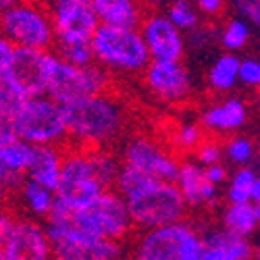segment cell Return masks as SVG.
<instances>
[{
    "label": "cell",
    "mask_w": 260,
    "mask_h": 260,
    "mask_svg": "<svg viewBox=\"0 0 260 260\" xmlns=\"http://www.w3.org/2000/svg\"><path fill=\"white\" fill-rule=\"evenodd\" d=\"M13 193H15V191H13L3 179H0V208H5V206L13 200Z\"/></svg>",
    "instance_id": "40"
},
{
    "label": "cell",
    "mask_w": 260,
    "mask_h": 260,
    "mask_svg": "<svg viewBox=\"0 0 260 260\" xmlns=\"http://www.w3.org/2000/svg\"><path fill=\"white\" fill-rule=\"evenodd\" d=\"M260 200V173L256 175V181H254V189H252V202H258Z\"/></svg>",
    "instance_id": "41"
},
{
    "label": "cell",
    "mask_w": 260,
    "mask_h": 260,
    "mask_svg": "<svg viewBox=\"0 0 260 260\" xmlns=\"http://www.w3.org/2000/svg\"><path fill=\"white\" fill-rule=\"evenodd\" d=\"M108 88H111V73L104 71L98 62L81 67V64H73L62 56L54 54L46 94L58 100L60 104H67L98 92H106Z\"/></svg>",
    "instance_id": "10"
},
{
    "label": "cell",
    "mask_w": 260,
    "mask_h": 260,
    "mask_svg": "<svg viewBox=\"0 0 260 260\" xmlns=\"http://www.w3.org/2000/svg\"><path fill=\"white\" fill-rule=\"evenodd\" d=\"M0 31L17 48L50 50L56 44V31L50 11L34 0H19L0 13Z\"/></svg>",
    "instance_id": "8"
},
{
    "label": "cell",
    "mask_w": 260,
    "mask_h": 260,
    "mask_svg": "<svg viewBox=\"0 0 260 260\" xmlns=\"http://www.w3.org/2000/svg\"><path fill=\"white\" fill-rule=\"evenodd\" d=\"M100 23L117 27H140L144 9L140 0H92Z\"/></svg>",
    "instance_id": "23"
},
{
    "label": "cell",
    "mask_w": 260,
    "mask_h": 260,
    "mask_svg": "<svg viewBox=\"0 0 260 260\" xmlns=\"http://www.w3.org/2000/svg\"><path fill=\"white\" fill-rule=\"evenodd\" d=\"M13 219H15V214H13L11 210H7V206L0 208V248H3V244H5V240H7V233H9V229H11Z\"/></svg>",
    "instance_id": "39"
},
{
    "label": "cell",
    "mask_w": 260,
    "mask_h": 260,
    "mask_svg": "<svg viewBox=\"0 0 260 260\" xmlns=\"http://www.w3.org/2000/svg\"><path fill=\"white\" fill-rule=\"evenodd\" d=\"M221 225L246 237H254L260 229L254 202H227L221 212Z\"/></svg>",
    "instance_id": "25"
},
{
    "label": "cell",
    "mask_w": 260,
    "mask_h": 260,
    "mask_svg": "<svg viewBox=\"0 0 260 260\" xmlns=\"http://www.w3.org/2000/svg\"><path fill=\"white\" fill-rule=\"evenodd\" d=\"M56 54L62 56L64 60L73 62V64H81V67L96 62V58H94V48H92V40L62 42V44H56Z\"/></svg>",
    "instance_id": "30"
},
{
    "label": "cell",
    "mask_w": 260,
    "mask_h": 260,
    "mask_svg": "<svg viewBox=\"0 0 260 260\" xmlns=\"http://www.w3.org/2000/svg\"><path fill=\"white\" fill-rule=\"evenodd\" d=\"M240 62L242 58L235 52H223L214 58V62L208 67V88L216 94L231 92L240 83Z\"/></svg>",
    "instance_id": "24"
},
{
    "label": "cell",
    "mask_w": 260,
    "mask_h": 260,
    "mask_svg": "<svg viewBox=\"0 0 260 260\" xmlns=\"http://www.w3.org/2000/svg\"><path fill=\"white\" fill-rule=\"evenodd\" d=\"M121 162L146 173L150 177L167 179V181H175L181 165L175 152H171L167 146H162L154 138H148L142 134L132 136L123 142Z\"/></svg>",
    "instance_id": "11"
},
{
    "label": "cell",
    "mask_w": 260,
    "mask_h": 260,
    "mask_svg": "<svg viewBox=\"0 0 260 260\" xmlns=\"http://www.w3.org/2000/svg\"><path fill=\"white\" fill-rule=\"evenodd\" d=\"M62 160H64V152L60 146L56 144L34 146V156L27 169V177L56 189L62 173Z\"/></svg>",
    "instance_id": "22"
},
{
    "label": "cell",
    "mask_w": 260,
    "mask_h": 260,
    "mask_svg": "<svg viewBox=\"0 0 260 260\" xmlns=\"http://www.w3.org/2000/svg\"><path fill=\"white\" fill-rule=\"evenodd\" d=\"M9 117L15 134L34 146L40 144L62 146L69 140L64 106L48 94L27 96L15 111L9 113Z\"/></svg>",
    "instance_id": "6"
},
{
    "label": "cell",
    "mask_w": 260,
    "mask_h": 260,
    "mask_svg": "<svg viewBox=\"0 0 260 260\" xmlns=\"http://www.w3.org/2000/svg\"><path fill=\"white\" fill-rule=\"evenodd\" d=\"M248 121V106L242 98L227 96L219 102L206 106L200 113V123L212 136H227L240 132Z\"/></svg>",
    "instance_id": "19"
},
{
    "label": "cell",
    "mask_w": 260,
    "mask_h": 260,
    "mask_svg": "<svg viewBox=\"0 0 260 260\" xmlns=\"http://www.w3.org/2000/svg\"><path fill=\"white\" fill-rule=\"evenodd\" d=\"M254 258H258V260H260V237L254 242Z\"/></svg>",
    "instance_id": "43"
},
{
    "label": "cell",
    "mask_w": 260,
    "mask_h": 260,
    "mask_svg": "<svg viewBox=\"0 0 260 260\" xmlns=\"http://www.w3.org/2000/svg\"><path fill=\"white\" fill-rule=\"evenodd\" d=\"M252 36V25L242 17H233L225 21V25L219 29V44L227 52H237L242 50Z\"/></svg>",
    "instance_id": "28"
},
{
    "label": "cell",
    "mask_w": 260,
    "mask_h": 260,
    "mask_svg": "<svg viewBox=\"0 0 260 260\" xmlns=\"http://www.w3.org/2000/svg\"><path fill=\"white\" fill-rule=\"evenodd\" d=\"M7 260H46L52 256V244L46 223L31 216H15L3 244Z\"/></svg>",
    "instance_id": "14"
},
{
    "label": "cell",
    "mask_w": 260,
    "mask_h": 260,
    "mask_svg": "<svg viewBox=\"0 0 260 260\" xmlns=\"http://www.w3.org/2000/svg\"><path fill=\"white\" fill-rule=\"evenodd\" d=\"M134 256L140 260H202V231L183 219L144 229L134 246Z\"/></svg>",
    "instance_id": "7"
},
{
    "label": "cell",
    "mask_w": 260,
    "mask_h": 260,
    "mask_svg": "<svg viewBox=\"0 0 260 260\" xmlns=\"http://www.w3.org/2000/svg\"><path fill=\"white\" fill-rule=\"evenodd\" d=\"M144 88L150 96L167 102V104H179L189 98L191 94V75L181 58L175 60H156L152 58L142 73Z\"/></svg>",
    "instance_id": "12"
},
{
    "label": "cell",
    "mask_w": 260,
    "mask_h": 260,
    "mask_svg": "<svg viewBox=\"0 0 260 260\" xmlns=\"http://www.w3.org/2000/svg\"><path fill=\"white\" fill-rule=\"evenodd\" d=\"M52 256L60 260H117L125 254L123 242L94 235L79 227L71 212L54 208L46 219Z\"/></svg>",
    "instance_id": "5"
},
{
    "label": "cell",
    "mask_w": 260,
    "mask_h": 260,
    "mask_svg": "<svg viewBox=\"0 0 260 260\" xmlns=\"http://www.w3.org/2000/svg\"><path fill=\"white\" fill-rule=\"evenodd\" d=\"M256 154H258V158H260V146H258V150H256Z\"/></svg>",
    "instance_id": "45"
},
{
    "label": "cell",
    "mask_w": 260,
    "mask_h": 260,
    "mask_svg": "<svg viewBox=\"0 0 260 260\" xmlns=\"http://www.w3.org/2000/svg\"><path fill=\"white\" fill-rule=\"evenodd\" d=\"M15 196H17V204L21 206V210L27 216H31V219L46 221L50 212L54 210L56 191L31 177H25L19 183V187L15 189Z\"/></svg>",
    "instance_id": "21"
},
{
    "label": "cell",
    "mask_w": 260,
    "mask_h": 260,
    "mask_svg": "<svg viewBox=\"0 0 260 260\" xmlns=\"http://www.w3.org/2000/svg\"><path fill=\"white\" fill-rule=\"evenodd\" d=\"M27 96L23 94V90L5 73L0 75V113H11L23 102Z\"/></svg>",
    "instance_id": "32"
},
{
    "label": "cell",
    "mask_w": 260,
    "mask_h": 260,
    "mask_svg": "<svg viewBox=\"0 0 260 260\" xmlns=\"http://www.w3.org/2000/svg\"><path fill=\"white\" fill-rule=\"evenodd\" d=\"M94 58L104 71L117 77L142 75L152 60L140 27H117L100 23L92 36Z\"/></svg>",
    "instance_id": "4"
},
{
    "label": "cell",
    "mask_w": 260,
    "mask_h": 260,
    "mask_svg": "<svg viewBox=\"0 0 260 260\" xmlns=\"http://www.w3.org/2000/svg\"><path fill=\"white\" fill-rule=\"evenodd\" d=\"M256 175L258 173L248 165L237 167L233 171V175L227 179V189H225L227 202H252V189H254Z\"/></svg>",
    "instance_id": "27"
},
{
    "label": "cell",
    "mask_w": 260,
    "mask_h": 260,
    "mask_svg": "<svg viewBox=\"0 0 260 260\" xmlns=\"http://www.w3.org/2000/svg\"><path fill=\"white\" fill-rule=\"evenodd\" d=\"M175 183L189 208L198 210V208L212 206L216 198H219V185L208 179L204 165H200L196 158L181 160Z\"/></svg>",
    "instance_id": "17"
},
{
    "label": "cell",
    "mask_w": 260,
    "mask_h": 260,
    "mask_svg": "<svg viewBox=\"0 0 260 260\" xmlns=\"http://www.w3.org/2000/svg\"><path fill=\"white\" fill-rule=\"evenodd\" d=\"M54 52L40 48H17L7 75L23 90L25 96L46 94Z\"/></svg>",
    "instance_id": "15"
},
{
    "label": "cell",
    "mask_w": 260,
    "mask_h": 260,
    "mask_svg": "<svg viewBox=\"0 0 260 260\" xmlns=\"http://www.w3.org/2000/svg\"><path fill=\"white\" fill-rule=\"evenodd\" d=\"M193 156H196V160L200 165H204V167L221 162L223 156H225V146L219 140H214V138H204L200 142V146L193 150Z\"/></svg>",
    "instance_id": "33"
},
{
    "label": "cell",
    "mask_w": 260,
    "mask_h": 260,
    "mask_svg": "<svg viewBox=\"0 0 260 260\" xmlns=\"http://www.w3.org/2000/svg\"><path fill=\"white\" fill-rule=\"evenodd\" d=\"M15 52H17V46L3 31H0V75H5L9 71L11 62L15 58Z\"/></svg>",
    "instance_id": "36"
},
{
    "label": "cell",
    "mask_w": 260,
    "mask_h": 260,
    "mask_svg": "<svg viewBox=\"0 0 260 260\" xmlns=\"http://www.w3.org/2000/svg\"><path fill=\"white\" fill-rule=\"evenodd\" d=\"M231 7L237 17L248 21L252 29L260 31V0H231Z\"/></svg>",
    "instance_id": "35"
},
{
    "label": "cell",
    "mask_w": 260,
    "mask_h": 260,
    "mask_svg": "<svg viewBox=\"0 0 260 260\" xmlns=\"http://www.w3.org/2000/svg\"><path fill=\"white\" fill-rule=\"evenodd\" d=\"M167 15L183 34L196 29L200 25V11L196 9V5L191 0H173L167 7Z\"/></svg>",
    "instance_id": "29"
},
{
    "label": "cell",
    "mask_w": 260,
    "mask_h": 260,
    "mask_svg": "<svg viewBox=\"0 0 260 260\" xmlns=\"http://www.w3.org/2000/svg\"><path fill=\"white\" fill-rule=\"evenodd\" d=\"M67 117L69 142L83 148H111L117 144L129 125L125 102L111 94L98 92L62 104Z\"/></svg>",
    "instance_id": "3"
},
{
    "label": "cell",
    "mask_w": 260,
    "mask_h": 260,
    "mask_svg": "<svg viewBox=\"0 0 260 260\" xmlns=\"http://www.w3.org/2000/svg\"><path fill=\"white\" fill-rule=\"evenodd\" d=\"M206 169V175H208V179L212 181V183H216V185H223V183H227V179H229V175H227V167H223V162H214V165H208V167H204Z\"/></svg>",
    "instance_id": "38"
},
{
    "label": "cell",
    "mask_w": 260,
    "mask_h": 260,
    "mask_svg": "<svg viewBox=\"0 0 260 260\" xmlns=\"http://www.w3.org/2000/svg\"><path fill=\"white\" fill-rule=\"evenodd\" d=\"M240 83L250 90H260V58L248 56L240 62Z\"/></svg>",
    "instance_id": "34"
},
{
    "label": "cell",
    "mask_w": 260,
    "mask_h": 260,
    "mask_svg": "<svg viewBox=\"0 0 260 260\" xmlns=\"http://www.w3.org/2000/svg\"><path fill=\"white\" fill-rule=\"evenodd\" d=\"M34 156V144L19 136L0 138V179L13 191L27 177V169Z\"/></svg>",
    "instance_id": "20"
},
{
    "label": "cell",
    "mask_w": 260,
    "mask_h": 260,
    "mask_svg": "<svg viewBox=\"0 0 260 260\" xmlns=\"http://www.w3.org/2000/svg\"><path fill=\"white\" fill-rule=\"evenodd\" d=\"M19 0H0V13L3 11H7V9H11L13 5H17Z\"/></svg>",
    "instance_id": "42"
},
{
    "label": "cell",
    "mask_w": 260,
    "mask_h": 260,
    "mask_svg": "<svg viewBox=\"0 0 260 260\" xmlns=\"http://www.w3.org/2000/svg\"><path fill=\"white\" fill-rule=\"evenodd\" d=\"M140 31L150 50V56L156 60H175L185 52V38L183 31L173 23L167 13L152 11L144 15Z\"/></svg>",
    "instance_id": "16"
},
{
    "label": "cell",
    "mask_w": 260,
    "mask_h": 260,
    "mask_svg": "<svg viewBox=\"0 0 260 260\" xmlns=\"http://www.w3.org/2000/svg\"><path fill=\"white\" fill-rule=\"evenodd\" d=\"M204 132L206 129L202 127L200 121H181L171 132V148L179 154H189L206 138Z\"/></svg>",
    "instance_id": "26"
},
{
    "label": "cell",
    "mask_w": 260,
    "mask_h": 260,
    "mask_svg": "<svg viewBox=\"0 0 260 260\" xmlns=\"http://www.w3.org/2000/svg\"><path fill=\"white\" fill-rule=\"evenodd\" d=\"M115 189L125 198L134 225L142 231L179 221L189 208L175 181L150 177L123 162L115 181Z\"/></svg>",
    "instance_id": "2"
},
{
    "label": "cell",
    "mask_w": 260,
    "mask_h": 260,
    "mask_svg": "<svg viewBox=\"0 0 260 260\" xmlns=\"http://www.w3.org/2000/svg\"><path fill=\"white\" fill-rule=\"evenodd\" d=\"M119 169L121 158L108 152V148L73 146L64 152L54 208L67 212L83 208L104 189L115 187Z\"/></svg>",
    "instance_id": "1"
},
{
    "label": "cell",
    "mask_w": 260,
    "mask_h": 260,
    "mask_svg": "<svg viewBox=\"0 0 260 260\" xmlns=\"http://www.w3.org/2000/svg\"><path fill=\"white\" fill-rule=\"evenodd\" d=\"M71 219L85 231L117 242H125L136 229L129 206L115 187L104 189L90 204L73 210Z\"/></svg>",
    "instance_id": "9"
},
{
    "label": "cell",
    "mask_w": 260,
    "mask_h": 260,
    "mask_svg": "<svg viewBox=\"0 0 260 260\" xmlns=\"http://www.w3.org/2000/svg\"><path fill=\"white\" fill-rule=\"evenodd\" d=\"M191 3L196 5V9L200 11V15L212 19V17H219L225 11L229 0H191Z\"/></svg>",
    "instance_id": "37"
},
{
    "label": "cell",
    "mask_w": 260,
    "mask_h": 260,
    "mask_svg": "<svg viewBox=\"0 0 260 260\" xmlns=\"http://www.w3.org/2000/svg\"><path fill=\"white\" fill-rule=\"evenodd\" d=\"M254 204H256V214H258V223H260V200L254 202Z\"/></svg>",
    "instance_id": "44"
},
{
    "label": "cell",
    "mask_w": 260,
    "mask_h": 260,
    "mask_svg": "<svg viewBox=\"0 0 260 260\" xmlns=\"http://www.w3.org/2000/svg\"><path fill=\"white\" fill-rule=\"evenodd\" d=\"M202 240H204L202 260H250L254 258L252 237L229 231L223 225L204 229Z\"/></svg>",
    "instance_id": "18"
},
{
    "label": "cell",
    "mask_w": 260,
    "mask_h": 260,
    "mask_svg": "<svg viewBox=\"0 0 260 260\" xmlns=\"http://www.w3.org/2000/svg\"><path fill=\"white\" fill-rule=\"evenodd\" d=\"M48 11L56 31V44L92 40L100 25L92 0H52Z\"/></svg>",
    "instance_id": "13"
},
{
    "label": "cell",
    "mask_w": 260,
    "mask_h": 260,
    "mask_svg": "<svg viewBox=\"0 0 260 260\" xmlns=\"http://www.w3.org/2000/svg\"><path fill=\"white\" fill-rule=\"evenodd\" d=\"M256 146L250 138L246 136H231L227 142H225V156L229 162L242 167V165H250L252 158L256 156Z\"/></svg>",
    "instance_id": "31"
}]
</instances>
